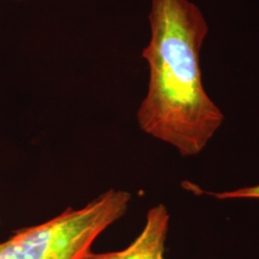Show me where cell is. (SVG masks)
Listing matches in <instances>:
<instances>
[{"mask_svg": "<svg viewBox=\"0 0 259 259\" xmlns=\"http://www.w3.org/2000/svg\"><path fill=\"white\" fill-rule=\"evenodd\" d=\"M150 37L142 51L148 89L137 118L145 134L199 155L222 126L224 114L204 90L201 51L209 27L191 0H150Z\"/></svg>", "mask_w": 259, "mask_h": 259, "instance_id": "obj_1", "label": "cell"}, {"mask_svg": "<svg viewBox=\"0 0 259 259\" xmlns=\"http://www.w3.org/2000/svg\"><path fill=\"white\" fill-rule=\"evenodd\" d=\"M128 191L110 189L82 208L15 231L0 243V259H88L93 243L128 211Z\"/></svg>", "mask_w": 259, "mask_h": 259, "instance_id": "obj_2", "label": "cell"}, {"mask_svg": "<svg viewBox=\"0 0 259 259\" xmlns=\"http://www.w3.org/2000/svg\"><path fill=\"white\" fill-rule=\"evenodd\" d=\"M170 215L166 206L159 204L150 208L145 226L126 249L118 251L92 253L88 259H165V242Z\"/></svg>", "mask_w": 259, "mask_h": 259, "instance_id": "obj_3", "label": "cell"}, {"mask_svg": "<svg viewBox=\"0 0 259 259\" xmlns=\"http://www.w3.org/2000/svg\"><path fill=\"white\" fill-rule=\"evenodd\" d=\"M219 200L229 199H259V185L249 187H242L232 191H226L220 193H211Z\"/></svg>", "mask_w": 259, "mask_h": 259, "instance_id": "obj_4", "label": "cell"}, {"mask_svg": "<svg viewBox=\"0 0 259 259\" xmlns=\"http://www.w3.org/2000/svg\"><path fill=\"white\" fill-rule=\"evenodd\" d=\"M16 1H23V0H16Z\"/></svg>", "mask_w": 259, "mask_h": 259, "instance_id": "obj_5", "label": "cell"}]
</instances>
